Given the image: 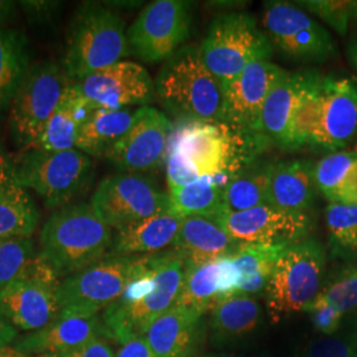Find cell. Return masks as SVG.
I'll list each match as a JSON object with an SVG mask.
<instances>
[{"label":"cell","instance_id":"obj_19","mask_svg":"<svg viewBox=\"0 0 357 357\" xmlns=\"http://www.w3.org/2000/svg\"><path fill=\"white\" fill-rule=\"evenodd\" d=\"M93 109L122 110L153 102L155 82L142 65L119 61L75 82Z\"/></svg>","mask_w":357,"mask_h":357},{"label":"cell","instance_id":"obj_34","mask_svg":"<svg viewBox=\"0 0 357 357\" xmlns=\"http://www.w3.org/2000/svg\"><path fill=\"white\" fill-rule=\"evenodd\" d=\"M270 166L245 168L234 174L222 188V208L243 212L268 203Z\"/></svg>","mask_w":357,"mask_h":357},{"label":"cell","instance_id":"obj_49","mask_svg":"<svg viewBox=\"0 0 357 357\" xmlns=\"http://www.w3.org/2000/svg\"><path fill=\"white\" fill-rule=\"evenodd\" d=\"M206 357H240V356H237V355H233V354H222V355H212V356H206Z\"/></svg>","mask_w":357,"mask_h":357},{"label":"cell","instance_id":"obj_14","mask_svg":"<svg viewBox=\"0 0 357 357\" xmlns=\"http://www.w3.org/2000/svg\"><path fill=\"white\" fill-rule=\"evenodd\" d=\"M262 23L270 43L286 57L303 63H323L336 53L330 32L291 3H265Z\"/></svg>","mask_w":357,"mask_h":357},{"label":"cell","instance_id":"obj_16","mask_svg":"<svg viewBox=\"0 0 357 357\" xmlns=\"http://www.w3.org/2000/svg\"><path fill=\"white\" fill-rule=\"evenodd\" d=\"M212 217L238 243L291 246L307 240L314 230V220L307 212L268 204L243 212L221 208Z\"/></svg>","mask_w":357,"mask_h":357},{"label":"cell","instance_id":"obj_13","mask_svg":"<svg viewBox=\"0 0 357 357\" xmlns=\"http://www.w3.org/2000/svg\"><path fill=\"white\" fill-rule=\"evenodd\" d=\"M91 208L112 229L171 211L169 196L150 178L137 174H121L103 178L90 200Z\"/></svg>","mask_w":357,"mask_h":357},{"label":"cell","instance_id":"obj_38","mask_svg":"<svg viewBox=\"0 0 357 357\" xmlns=\"http://www.w3.org/2000/svg\"><path fill=\"white\" fill-rule=\"evenodd\" d=\"M35 257L31 238L0 240V291L23 274Z\"/></svg>","mask_w":357,"mask_h":357},{"label":"cell","instance_id":"obj_36","mask_svg":"<svg viewBox=\"0 0 357 357\" xmlns=\"http://www.w3.org/2000/svg\"><path fill=\"white\" fill-rule=\"evenodd\" d=\"M328 246L333 257H357V205L328 204L326 208Z\"/></svg>","mask_w":357,"mask_h":357},{"label":"cell","instance_id":"obj_7","mask_svg":"<svg viewBox=\"0 0 357 357\" xmlns=\"http://www.w3.org/2000/svg\"><path fill=\"white\" fill-rule=\"evenodd\" d=\"M326 258L324 246L312 238L284 250L265 293L268 317L274 323L305 311L318 296L326 273Z\"/></svg>","mask_w":357,"mask_h":357},{"label":"cell","instance_id":"obj_15","mask_svg":"<svg viewBox=\"0 0 357 357\" xmlns=\"http://www.w3.org/2000/svg\"><path fill=\"white\" fill-rule=\"evenodd\" d=\"M138 257L107 255L97 264L64 278L59 289L61 311L98 315L122 295Z\"/></svg>","mask_w":357,"mask_h":357},{"label":"cell","instance_id":"obj_31","mask_svg":"<svg viewBox=\"0 0 357 357\" xmlns=\"http://www.w3.org/2000/svg\"><path fill=\"white\" fill-rule=\"evenodd\" d=\"M289 246L240 243L229 255L230 261L240 274L237 293L255 296L266 293L268 282L278 259Z\"/></svg>","mask_w":357,"mask_h":357},{"label":"cell","instance_id":"obj_40","mask_svg":"<svg viewBox=\"0 0 357 357\" xmlns=\"http://www.w3.org/2000/svg\"><path fill=\"white\" fill-rule=\"evenodd\" d=\"M356 352V336L321 335L306 345L302 357H355Z\"/></svg>","mask_w":357,"mask_h":357},{"label":"cell","instance_id":"obj_24","mask_svg":"<svg viewBox=\"0 0 357 357\" xmlns=\"http://www.w3.org/2000/svg\"><path fill=\"white\" fill-rule=\"evenodd\" d=\"M184 266L203 265L233 255L240 243H236L213 217L188 216L181 220L174 243Z\"/></svg>","mask_w":357,"mask_h":357},{"label":"cell","instance_id":"obj_22","mask_svg":"<svg viewBox=\"0 0 357 357\" xmlns=\"http://www.w3.org/2000/svg\"><path fill=\"white\" fill-rule=\"evenodd\" d=\"M203 317L175 305L153 320L143 336L159 357H196L204 336Z\"/></svg>","mask_w":357,"mask_h":357},{"label":"cell","instance_id":"obj_42","mask_svg":"<svg viewBox=\"0 0 357 357\" xmlns=\"http://www.w3.org/2000/svg\"><path fill=\"white\" fill-rule=\"evenodd\" d=\"M43 357H115V354L103 337H97L75 349Z\"/></svg>","mask_w":357,"mask_h":357},{"label":"cell","instance_id":"obj_5","mask_svg":"<svg viewBox=\"0 0 357 357\" xmlns=\"http://www.w3.org/2000/svg\"><path fill=\"white\" fill-rule=\"evenodd\" d=\"M155 90L178 119L224 123V85L206 68L196 45H185L167 60Z\"/></svg>","mask_w":357,"mask_h":357},{"label":"cell","instance_id":"obj_33","mask_svg":"<svg viewBox=\"0 0 357 357\" xmlns=\"http://www.w3.org/2000/svg\"><path fill=\"white\" fill-rule=\"evenodd\" d=\"M29 68L26 36L15 29L0 28V112L11 106Z\"/></svg>","mask_w":357,"mask_h":357},{"label":"cell","instance_id":"obj_39","mask_svg":"<svg viewBox=\"0 0 357 357\" xmlns=\"http://www.w3.org/2000/svg\"><path fill=\"white\" fill-rule=\"evenodd\" d=\"M298 4L317 15L339 35H345L349 24L357 22V0H305Z\"/></svg>","mask_w":357,"mask_h":357},{"label":"cell","instance_id":"obj_46","mask_svg":"<svg viewBox=\"0 0 357 357\" xmlns=\"http://www.w3.org/2000/svg\"><path fill=\"white\" fill-rule=\"evenodd\" d=\"M0 357H24L19 355L11 347H0Z\"/></svg>","mask_w":357,"mask_h":357},{"label":"cell","instance_id":"obj_11","mask_svg":"<svg viewBox=\"0 0 357 357\" xmlns=\"http://www.w3.org/2000/svg\"><path fill=\"white\" fill-rule=\"evenodd\" d=\"M70 84L64 69L54 63L29 68L10 106V128L17 144L32 149L38 143Z\"/></svg>","mask_w":357,"mask_h":357},{"label":"cell","instance_id":"obj_50","mask_svg":"<svg viewBox=\"0 0 357 357\" xmlns=\"http://www.w3.org/2000/svg\"><path fill=\"white\" fill-rule=\"evenodd\" d=\"M255 357H274V356H271V355H266V354H264V355H258V356H255Z\"/></svg>","mask_w":357,"mask_h":357},{"label":"cell","instance_id":"obj_30","mask_svg":"<svg viewBox=\"0 0 357 357\" xmlns=\"http://www.w3.org/2000/svg\"><path fill=\"white\" fill-rule=\"evenodd\" d=\"M135 112L94 109L78 131L77 150L88 156L106 158L115 143L131 128Z\"/></svg>","mask_w":357,"mask_h":357},{"label":"cell","instance_id":"obj_21","mask_svg":"<svg viewBox=\"0 0 357 357\" xmlns=\"http://www.w3.org/2000/svg\"><path fill=\"white\" fill-rule=\"evenodd\" d=\"M240 274L229 257L203 265L184 266L176 305L205 315L220 301L236 295Z\"/></svg>","mask_w":357,"mask_h":357},{"label":"cell","instance_id":"obj_20","mask_svg":"<svg viewBox=\"0 0 357 357\" xmlns=\"http://www.w3.org/2000/svg\"><path fill=\"white\" fill-rule=\"evenodd\" d=\"M102 336V318L63 310L47 327L19 339L13 349L24 357L50 356L75 349Z\"/></svg>","mask_w":357,"mask_h":357},{"label":"cell","instance_id":"obj_37","mask_svg":"<svg viewBox=\"0 0 357 357\" xmlns=\"http://www.w3.org/2000/svg\"><path fill=\"white\" fill-rule=\"evenodd\" d=\"M314 301L333 307L344 315L357 308V264L337 271L331 281L321 286Z\"/></svg>","mask_w":357,"mask_h":357},{"label":"cell","instance_id":"obj_28","mask_svg":"<svg viewBox=\"0 0 357 357\" xmlns=\"http://www.w3.org/2000/svg\"><path fill=\"white\" fill-rule=\"evenodd\" d=\"M38 220V206L19 183L13 165L0 176V240L31 238Z\"/></svg>","mask_w":357,"mask_h":357},{"label":"cell","instance_id":"obj_48","mask_svg":"<svg viewBox=\"0 0 357 357\" xmlns=\"http://www.w3.org/2000/svg\"><path fill=\"white\" fill-rule=\"evenodd\" d=\"M10 8H11V4H10V3H7V1H0V19L4 17V16L8 13Z\"/></svg>","mask_w":357,"mask_h":357},{"label":"cell","instance_id":"obj_26","mask_svg":"<svg viewBox=\"0 0 357 357\" xmlns=\"http://www.w3.org/2000/svg\"><path fill=\"white\" fill-rule=\"evenodd\" d=\"M181 217L167 211L116 230L110 255H155L174 245L181 224Z\"/></svg>","mask_w":357,"mask_h":357},{"label":"cell","instance_id":"obj_45","mask_svg":"<svg viewBox=\"0 0 357 357\" xmlns=\"http://www.w3.org/2000/svg\"><path fill=\"white\" fill-rule=\"evenodd\" d=\"M348 57L351 64L354 65V68L357 70V40H355L349 48H348Z\"/></svg>","mask_w":357,"mask_h":357},{"label":"cell","instance_id":"obj_23","mask_svg":"<svg viewBox=\"0 0 357 357\" xmlns=\"http://www.w3.org/2000/svg\"><path fill=\"white\" fill-rule=\"evenodd\" d=\"M311 77L312 72L299 73L283 70L274 82L261 116L262 134L266 141L290 150L294 116L310 85Z\"/></svg>","mask_w":357,"mask_h":357},{"label":"cell","instance_id":"obj_51","mask_svg":"<svg viewBox=\"0 0 357 357\" xmlns=\"http://www.w3.org/2000/svg\"><path fill=\"white\" fill-rule=\"evenodd\" d=\"M355 357H357V352H356V356H355Z\"/></svg>","mask_w":357,"mask_h":357},{"label":"cell","instance_id":"obj_1","mask_svg":"<svg viewBox=\"0 0 357 357\" xmlns=\"http://www.w3.org/2000/svg\"><path fill=\"white\" fill-rule=\"evenodd\" d=\"M264 146L222 122L178 119L167 149L168 190L206 176L224 188Z\"/></svg>","mask_w":357,"mask_h":357},{"label":"cell","instance_id":"obj_29","mask_svg":"<svg viewBox=\"0 0 357 357\" xmlns=\"http://www.w3.org/2000/svg\"><path fill=\"white\" fill-rule=\"evenodd\" d=\"M262 310L255 296L236 294L220 301L209 311V328L218 344L243 340L257 330Z\"/></svg>","mask_w":357,"mask_h":357},{"label":"cell","instance_id":"obj_27","mask_svg":"<svg viewBox=\"0 0 357 357\" xmlns=\"http://www.w3.org/2000/svg\"><path fill=\"white\" fill-rule=\"evenodd\" d=\"M93 110L77 84H70L32 149L44 151L75 150L78 131Z\"/></svg>","mask_w":357,"mask_h":357},{"label":"cell","instance_id":"obj_8","mask_svg":"<svg viewBox=\"0 0 357 357\" xmlns=\"http://www.w3.org/2000/svg\"><path fill=\"white\" fill-rule=\"evenodd\" d=\"M271 43L252 15L228 13L211 23L200 47L206 68L224 84L255 60L270 59Z\"/></svg>","mask_w":357,"mask_h":357},{"label":"cell","instance_id":"obj_43","mask_svg":"<svg viewBox=\"0 0 357 357\" xmlns=\"http://www.w3.org/2000/svg\"><path fill=\"white\" fill-rule=\"evenodd\" d=\"M115 357H159L155 352L144 336L132 337L128 342L122 343Z\"/></svg>","mask_w":357,"mask_h":357},{"label":"cell","instance_id":"obj_52","mask_svg":"<svg viewBox=\"0 0 357 357\" xmlns=\"http://www.w3.org/2000/svg\"><path fill=\"white\" fill-rule=\"evenodd\" d=\"M356 337H357V335H356Z\"/></svg>","mask_w":357,"mask_h":357},{"label":"cell","instance_id":"obj_9","mask_svg":"<svg viewBox=\"0 0 357 357\" xmlns=\"http://www.w3.org/2000/svg\"><path fill=\"white\" fill-rule=\"evenodd\" d=\"M16 178L38 195L48 206H66L89 185L93 178L90 156L79 150H28L15 166Z\"/></svg>","mask_w":357,"mask_h":357},{"label":"cell","instance_id":"obj_44","mask_svg":"<svg viewBox=\"0 0 357 357\" xmlns=\"http://www.w3.org/2000/svg\"><path fill=\"white\" fill-rule=\"evenodd\" d=\"M19 330L13 326L0 310V347H10L17 342Z\"/></svg>","mask_w":357,"mask_h":357},{"label":"cell","instance_id":"obj_41","mask_svg":"<svg viewBox=\"0 0 357 357\" xmlns=\"http://www.w3.org/2000/svg\"><path fill=\"white\" fill-rule=\"evenodd\" d=\"M305 312L308 314L314 328L323 336L335 335L340 328L344 318V314H342L336 308L324 303H319L317 301H312L305 308Z\"/></svg>","mask_w":357,"mask_h":357},{"label":"cell","instance_id":"obj_10","mask_svg":"<svg viewBox=\"0 0 357 357\" xmlns=\"http://www.w3.org/2000/svg\"><path fill=\"white\" fill-rule=\"evenodd\" d=\"M60 283L61 278L51 265L35 255L23 274L0 291V310L17 330L38 331L61 311Z\"/></svg>","mask_w":357,"mask_h":357},{"label":"cell","instance_id":"obj_25","mask_svg":"<svg viewBox=\"0 0 357 357\" xmlns=\"http://www.w3.org/2000/svg\"><path fill=\"white\" fill-rule=\"evenodd\" d=\"M315 165L310 160L294 159L270 166L268 205L307 212L317 197Z\"/></svg>","mask_w":357,"mask_h":357},{"label":"cell","instance_id":"obj_12","mask_svg":"<svg viewBox=\"0 0 357 357\" xmlns=\"http://www.w3.org/2000/svg\"><path fill=\"white\" fill-rule=\"evenodd\" d=\"M192 3L184 0H155L146 6L128 31L131 54L146 63H160L172 57L190 36Z\"/></svg>","mask_w":357,"mask_h":357},{"label":"cell","instance_id":"obj_35","mask_svg":"<svg viewBox=\"0 0 357 357\" xmlns=\"http://www.w3.org/2000/svg\"><path fill=\"white\" fill-rule=\"evenodd\" d=\"M171 211L184 218L215 216L222 208V187L215 178H202L191 184L168 190Z\"/></svg>","mask_w":357,"mask_h":357},{"label":"cell","instance_id":"obj_6","mask_svg":"<svg viewBox=\"0 0 357 357\" xmlns=\"http://www.w3.org/2000/svg\"><path fill=\"white\" fill-rule=\"evenodd\" d=\"M131 54L122 17L109 7L86 3L76 15L68 36L64 70L75 84Z\"/></svg>","mask_w":357,"mask_h":357},{"label":"cell","instance_id":"obj_18","mask_svg":"<svg viewBox=\"0 0 357 357\" xmlns=\"http://www.w3.org/2000/svg\"><path fill=\"white\" fill-rule=\"evenodd\" d=\"M283 70L270 59H259L224 84V123L268 143L262 134L261 116L268 91Z\"/></svg>","mask_w":357,"mask_h":357},{"label":"cell","instance_id":"obj_4","mask_svg":"<svg viewBox=\"0 0 357 357\" xmlns=\"http://www.w3.org/2000/svg\"><path fill=\"white\" fill-rule=\"evenodd\" d=\"M113 238V229L91 205H66L44 224L40 255L60 278H66L107 257Z\"/></svg>","mask_w":357,"mask_h":357},{"label":"cell","instance_id":"obj_17","mask_svg":"<svg viewBox=\"0 0 357 357\" xmlns=\"http://www.w3.org/2000/svg\"><path fill=\"white\" fill-rule=\"evenodd\" d=\"M172 130L174 123L165 113L151 106L139 107L131 128L115 143L106 159L125 174L153 172L166 163Z\"/></svg>","mask_w":357,"mask_h":357},{"label":"cell","instance_id":"obj_47","mask_svg":"<svg viewBox=\"0 0 357 357\" xmlns=\"http://www.w3.org/2000/svg\"><path fill=\"white\" fill-rule=\"evenodd\" d=\"M11 167H13V165L6 159V156L0 151V176H1L3 174H6Z\"/></svg>","mask_w":357,"mask_h":357},{"label":"cell","instance_id":"obj_2","mask_svg":"<svg viewBox=\"0 0 357 357\" xmlns=\"http://www.w3.org/2000/svg\"><path fill=\"white\" fill-rule=\"evenodd\" d=\"M184 277V261L172 249L139 255L126 289L103 311V333L122 344L143 336L149 326L176 305Z\"/></svg>","mask_w":357,"mask_h":357},{"label":"cell","instance_id":"obj_32","mask_svg":"<svg viewBox=\"0 0 357 357\" xmlns=\"http://www.w3.org/2000/svg\"><path fill=\"white\" fill-rule=\"evenodd\" d=\"M315 180L330 204L357 205V151H336L320 159Z\"/></svg>","mask_w":357,"mask_h":357},{"label":"cell","instance_id":"obj_3","mask_svg":"<svg viewBox=\"0 0 357 357\" xmlns=\"http://www.w3.org/2000/svg\"><path fill=\"white\" fill-rule=\"evenodd\" d=\"M356 134V81L312 72L294 116L290 150L317 146L336 153Z\"/></svg>","mask_w":357,"mask_h":357}]
</instances>
